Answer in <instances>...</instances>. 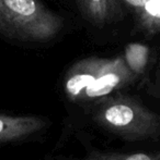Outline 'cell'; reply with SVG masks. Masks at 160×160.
Returning <instances> with one entry per match:
<instances>
[{"label": "cell", "mask_w": 160, "mask_h": 160, "mask_svg": "<svg viewBox=\"0 0 160 160\" xmlns=\"http://www.w3.org/2000/svg\"><path fill=\"white\" fill-rule=\"evenodd\" d=\"M137 75L124 57H88L70 65L64 76L67 98L77 103H96L135 82Z\"/></svg>", "instance_id": "cell-1"}, {"label": "cell", "mask_w": 160, "mask_h": 160, "mask_svg": "<svg viewBox=\"0 0 160 160\" xmlns=\"http://www.w3.org/2000/svg\"><path fill=\"white\" fill-rule=\"evenodd\" d=\"M64 28V20L41 0H0V38L17 45L46 44Z\"/></svg>", "instance_id": "cell-2"}, {"label": "cell", "mask_w": 160, "mask_h": 160, "mask_svg": "<svg viewBox=\"0 0 160 160\" xmlns=\"http://www.w3.org/2000/svg\"><path fill=\"white\" fill-rule=\"evenodd\" d=\"M92 107V120L124 141L141 142L160 136V114L135 97L116 93Z\"/></svg>", "instance_id": "cell-3"}, {"label": "cell", "mask_w": 160, "mask_h": 160, "mask_svg": "<svg viewBox=\"0 0 160 160\" xmlns=\"http://www.w3.org/2000/svg\"><path fill=\"white\" fill-rule=\"evenodd\" d=\"M48 125L47 119L42 117L0 114V144L24 141Z\"/></svg>", "instance_id": "cell-4"}, {"label": "cell", "mask_w": 160, "mask_h": 160, "mask_svg": "<svg viewBox=\"0 0 160 160\" xmlns=\"http://www.w3.org/2000/svg\"><path fill=\"white\" fill-rule=\"evenodd\" d=\"M83 17L93 25L105 26L122 19L118 0H77Z\"/></svg>", "instance_id": "cell-5"}, {"label": "cell", "mask_w": 160, "mask_h": 160, "mask_svg": "<svg viewBox=\"0 0 160 160\" xmlns=\"http://www.w3.org/2000/svg\"><path fill=\"white\" fill-rule=\"evenodd\" d=\"M136 28L146 36L160 34V0H150L137 13Z\"/></svg>", "instance_id": "cell-6"}, {"label": "cell", "mask_w": 160, "mask_h": 160, "mask_svg": "<svg viewBox=\"0 0 160 160\" xmlns=\"http://www.w3.org/2000/svg\"><path fill=\"white\" fill-rule=\"evenodd\" d=\"M63 160H160V152H139V154H119L93 150L82 158L63 159Z\"/></svg>", "instance_id": "cell-7"}, {"label": "cell", "mask_w": 160, "mask_h": 160, "mask_svg": "<svg viewBox=\"0 0 160 160\" xmlns=\"http://www.w3.org/2000/svg\"><path fill=\"white\" fill-rule=\"evenodd\" d=\"M148 58V48L141 45L133 44L127 46L125 53V60L127 67L130 71L138 76V74L143 73L144 69L147 63Z\"/></svg>", "instance_id": "cell-8"}, {"label": "cell", "mask_w": 160, "mask_h": 160, "mask_svg": "<svg viewBox=\"0 0 160 160\" xmlns=\"http://www.w3.org/2000/svg\"><path fill=\"white\" fill-rule=\"evenodd\" d=\"M128 9L133 11L134 13H137L139 10H141L144 6L150 0H121Z\"/></svg>", "instance_id": "cell-9"}, {"label": "cell", "mask_w": 160, "mask_h": 160, "mask_svg": "<svg viewBox=\"0 0 160 160\" xmlns=\"http://www.w3.org/2000/svg\"><path fill=\"white\" fill-rule=\"evenodd\" d=\"M150 94L156 97L160 98V69L159 71L157 72V75H156V80L154 82V85L152 87V91H150Z\"/></svg>", "instance_id": "cell-10"}]
</instances>
